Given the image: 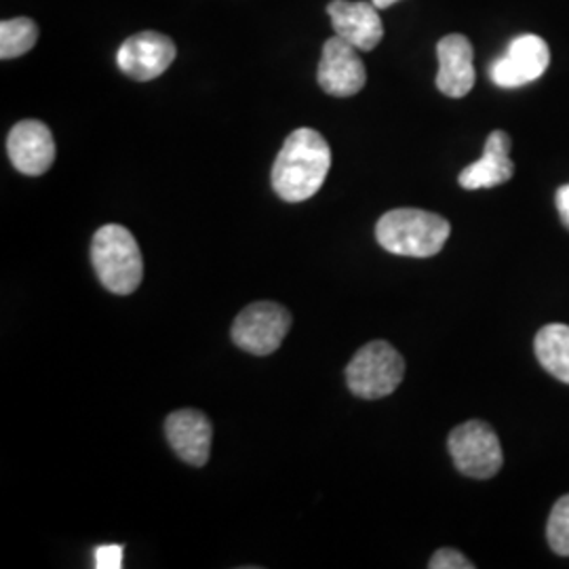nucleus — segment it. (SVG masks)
<instances>
[{
	"label": "nucleus",
	"mask_w": 569,
	"mask_h": 569,
	"mask_svg": "<svg viewBox=\"0 0 569 569\" xmlns=\"http://www.w3.org/2000/svg\"><path fill=\"white\" fill-rule=\"evenodd\" d=\"M331 169V148L315 129H296L272 164V188L287 203L312 199Z\"/></svg>",
	"instance_id": "1"
},
{
	"label": "nucleus",
	"mask_w": 569,
	"mask_h": 569,
	"mask_svg": "<svg viewBox=\"0 0 569 569\" xmlns=\"http://www.w3.org/2000/svg\"><path fill=\"white\" fill-rule=\"evenodd\" d=\"M291 327L289 310L274 302L249 305L234 319L230 336L232 342L244 352L256 357H268L283 345Z\"/></svg>",
	"instance_id": "6"
},
{
	"label": "nucleus",
	"mask_w": 569,
	"mask_h": 569,
	"mask_svg": "<svg viewBox=\"0 0 569 569\" xmlns=\"http://www.w3.org/2000/svg\"><path fill=\"white\" fill-rule=\"evenodd\" d=\"M378 9H388L390 4H395V2H399V0H371Z\"/></svg>",
	"instance_id": "21"
},
{
	"label": "nucleus",
	"mask_w": 569,
	"mask_h": 569,
	"mask_svg": "<svg viewBox=\"0 0 569 569\" xmlns=\"http://www.w3.org/2000/svg\"><path fill=\"white\" fill-rule=\"evenodd\" d=\"M448 449L456 468L470 479H491L505 465V451L496 430L481 420L453 428Z\"/></svg>",
	"instance_id": "5"
},
{
	"label": "nucleus",
	"mask_w": 569,
	"mask_h": 569,
	"mask_svg": "<svg viewBox=\"0 0 569 569\" xmlns=\"http://www.w3.org/2000/svg\"><path fill=\"white\" fill-rule=\"evenodd\" d=\"M550 63L549 44L536 34H523L510 42L505 58L493 61L489 77L498 87L515 89L538 81Z\"/></svg>",
	"instance_id": "8"
},
{
	"label": "nucleus",
	"mask_w": 569,
	"mask_h": 569,
	"mask_svg": "<svg viewBox=\"0 0 569 569\" xmlns=\"http://www.w3.org/2000/svg\"><path fill=\"white\" fill-rule=\"evenodd\" d=\"M7 152L23 176H42L56 161L51 129L41 121H20L7 138Z\"/></svg>",
	"instance_id": "10"
},
{
	"label": "nucleus",
	"mask_w": 569,
	"mask_h": 569,
	"mask_svg": "<svg viewBox=\"0 0 569 569\" xmlns=\"http://www.w3.org/2000/svg\"><path fill=\"white\" fill-rule=\"evenodd\" d=\"M547 538L550 549L561 557H569V493L550 510Z\"/></svg>",
	"instance_id": "17"
},
{
	"label": "nucleus",
	"mask_w": 569,
	"mask_h": 569,
	"mask_svg": "<svg viewBox=\"0 0 569 569\" xmlns=\"http://www.w3.org/2000/svg\"><path fill=\"white\" fill-rule=\"evenodd\" d=\"M96 568L119 569L122 568L121 545H103L96 550Z\"/></svg>",
	"instance_id": "19"
},
{
	"label": "nucleus",
	"mask_w": 569,
	"mask_h": 569,
	"mask_svg": "<svg viewBox=\"0 0 569 569\" xmlns=\"http://www.w3.org/2000/svg\"><path fill=\"white\" fill-rule=\"evenodd\" d=\"M430 569H472L475 563H470L462 552L453 549L437 550L432 559L428 561Z\"/></svg>",
	"instance_id": "18"
},
{
	"label": "nucleus",
	"mask_w": 569,
	"mask_h": 569,
	"mask_svg": "<svg viewBox=\"0 0 569 569\" xmlns=\"http://www.w3.org/2000/svg\"><path fill=\"white\" fill-rule=\"evenodd\" d=\"M451 234L446 218L422 209H392L376 224V239L387 251L406 258L437 256Z\"/></svg>",
	"instance_id": "2"
},
{
	"label": "nucleus",
	"mask_w": 569,
	"mask_h": 569,
	"mask_svg": "<svg viewBox=\"0 0 569 569\" xmlns=\"http://www.w3.org/2000/svg\"><path fill=\"white\" fill-rule=\"evenodd\" d=\"M533 346L540 366L557 380L569 385V326L550 323L542 327Z\"/></svg>",
	"instance_id": "15"
},
{
	"label": "nucleus",
	"mask_w": 569,
	"mask_h": 569,
	"mask_svg": "<svg viewBox=\"0 0 569 569\" xmlns=\"http://www.w3.org/2000/svg\"><path fill=\"white\" fill-rule=\"evenodd\" d=\"M178 56L176 42L159 32H138L122 42L117 63L133 81H152L167 72Z\"/></svg>",
	"instance_id": "9"
},
{
	"label": "nucleus",
	"mask_w": 569,
	"mask_h": 569,
	"mask_svg": "<svg viewBox=\"0 0 569 569\" xmlns=\"http://www.w3.org/2000/svg\"><path fill=\"white\" fill-rule=\"evenodd\" d=\"M39 41V26L30 18H16L0 23V58L13 60L26 56Z\"/></svg>",
	"instance_id": "16"
},
{
	"label": "nucleus",
	"mask_w": 569,
	"mask_h": 569,
	"mask_svg": "<svg viewBox=\"0 0 569 569\" xmlns=\"http://www.w3.org/2000/svg\"><path fill=\"white\" fill-rule=\"evenodd\" d=\"M373 2L331 0L327 13L338 37L357 47L359 51H373L385 39V23Z\"/></svg>",
	"instance_id": "11"
},
{
	"label": "nucleus",
	"mask_w": 569,
	"mask_h": 569,
	"mask_svg": "<svg viewBox=\"0 0 569 569\" xmlns=\"http://www.w3.org/2000/svg\"><path fill=\"white\" fill-rule=\"evenodd\" d=\"M91 262L103 287L117 296H131L142 283V251L124 226L106 224L93 234Z\"/></svg>",
	"instance_id": "3"
},
{
	"label": "nucleus",
	"mask_w": 569,
	"mask_h": 569,
	"mask_svg": "<svg viewBox=\"0 0 569 569\" xmlns=\"http://www.w3.org/2000/svg\"><path fill=\"white\" fill-rule=\"evenodd\" d=\"M557 211L561 216V222L569 230V183L557 190Z\"/></svg>",
	"instance_id": "20"
},
{
	"label": "nucleus",
	"mask_w": 569,
	"mask_h": 569,
	"mask_svg": "<svg viewBox=\"0 0 569 569\" xmlns=\"http://www.w3.org/2000/svg\"><path fill=\"white\" fill-rule=\"evenodd\" d=\"M406 376V361L395 346L373 340L357 350L346 367V382L361 399H382L392 395Z\"/></svg>",
	"instance_id": "4"
},
{
	"label": "nucleus",
	"mask_w": 569,
	"mask_h": 569,
	"mask_svg": "<svg viewBox=\"0 0 569 569\" xmlns=\"http://www.w3.org/2000/svg\"><path fill=\"white\" fill-rule=\"evenodd\" d=\"M437 87L448 98H465L475 87V51L467 37L448 34L437 44Z\"/></svg>",
	"instance_id": "13"
},
{
	"label": "nucleus",
	"mask_w": 569,
	"mask_h": 569,
	"mask_svg": "<svg viewBox=\"0 0 569 569\" xmlns=\"http://www.w3.org/2000/svg\"><path fill=\"white\" fill-rule=\"evenodd\" d=\"M169 446L190 467H204L211 453L213 427L199 409H178L164 420Z\"/></svg>",
	"instance_id": "12"
},
{
	"label": "nucleus",
	"mask_w": 569,
	"mask_h": 569,
	"mask_svg": "<svg viewBox=\"0 0 569 569\" xmlns=\"http://www.w3.org/2000/svg\"><path fill=\"white\" fill-rule=\"evenodd\" d=\"M515 164L510 161V136L507 131H493L489 133L483 157L462 169L458 182L467 190H481L509 182Z\"/></svg>",
	"instance_id": "14"
},
{
	"label": "nucleus",
	"mask_w": 569,
	"mask_h": 569,
	"mask_svg": "<svg viewBox=\"0 0 569 569\" xmlns=\"http://www.w3.org/2000/svg\"><path fill=\"white\" fill-rule=\"evenodd\" d=\"M317 81L333 98L357 96L367 82L366 63L359 56V49L338 34L331 37L323 44Z\"/></svg>",
	"instance_id": "7"
}]
</instances>
